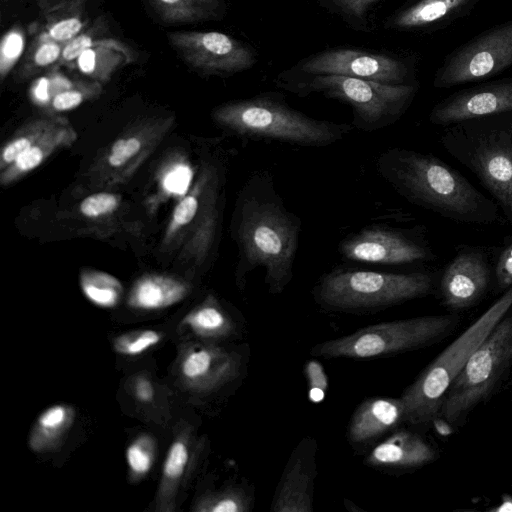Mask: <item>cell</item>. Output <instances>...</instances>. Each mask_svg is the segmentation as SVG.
Listing matches in <instances>:
<instances>
[{"instance_id":"1","label":"cell","mask_w":512,"mask_h":512,"mask_svg":"<svg viewBox=\"0 0 512 512\" xmlns=\"http://www.w3.org/2000/svg\"><path fill=\"white\" fill-rule=\"evenodd\" d=\"M301 219L290 211L267 171L248 177L236 201L232 232L238 251L237 283L257 268L271 294H281L293 279Z\"/></svg>"},{"instance_id":"2","label":"cell","mask_w":512,"mask_h":512,"mask_svg":"<svg viewBox=\"0 0 512 512\" xmlns=\"http://www.w3.org/2000/svg\"><path fill=\"white\" fill-rule=\"evenodd\" d=\"M380 176L407 201L446 219L489 225L499 219V207L461 173L429 153L394 147L376 160Z\"/></svg>"},{"instance_id":"3","label":"cell","mask_w":512,"mask_h":512,"mask_svg":"<svg viewBox=\"0 0 512 512\" xmlns=\"http://www.w3.org/2000/svg\"><path fill=\"white\" fill-rule=\"evenodd\" d=\"M213 118L232 135L300 147L335 144L353 129L351 124L312 118L273 94L225 103L214 110Z\"/></svg>"},{"instance_id":"4","label":"cell","mask_w":512,"mask_h":512,"mask_svg":"<svg viewBox=\"0 0 512 512\" xmlns=\"http://www.w3.org/2000/svg\"><path fill=\"white\" fill-rule=\"evenodd\" d=\"M439 142L477 177L512 225V112L448 125Z\"/></svg>"},{"instance_id":"5","label":"cell","mask_w":512,"mask_h":512,"mask_svg":"<svg viewBox=\"0 0 512 512\" xmlns=\"http://www.w3.org/2000/svg\"><path fill=\"white\" fill-rule=\"evenodd\" d=\"M512 308V286L447 346L400 397L405 423L427 429L439 418L444 396L470 355Z\"/></svg>"},{"instance_id":"6","label":"cell","mask_w":512,"mask_h":512,"mask_svg":"<svg viewBox=\"0 0 512 512\" xmlns=\"http://www.w3.org/2000/svg\"><path fill=\"white\" fill-rule=\"evenodd\" d=\"M434 285L435 274L430 272L390 273L336 267L320 277L313 296L328 310L364 312L424 297Z\"/></svg>"},{"instance_id":"7","label":"cell","mask_w":512,"mask_h":512,"mask_svg":"<svg viewBox=\"0 0 512 512\" xmlns=\"http://www.w3.org/2000/svg\"><path fill=\"white\" fill-rule=\"evenodd\" d=\"M509 311L474 350L450 384L438 418L448 426H462L472 410L486 401L510 372L512 312Z\"/></svg>"},{"instance_id":"8","label":"cell","mask_w":512,"mask_h":512,"mask_svg":"<svg viewBox=\"0 0 512 512\" xmlns=\"http://www.w3.org/2000/svg\"><path fill=\"white\" fill-rule=\"evenodd\" d=\"M303 81L287 85L299 95L320 93L352 108L353 128L375 132L396 123L412 104L418 86L386 84L341 75H310Z\"/></svg>"},{"instance_id":"9","label":"cell","mask_w":512,"mask_h":512,"mask_svg":"<svg viewBox=\"0 0 512 512\" xmlns=\"http://www.w3.org/2000/svg\"><path fill=\"white\" fill-rule=\"evenodd\" d=\"M456 314L429 315L369 325L315 345L311 354L326 358L370 359L433 345L457 327Z\"/></svg>"},{"instance_id":"10","label":"cell","mask_w":512,"mask_h":512,"mask_svg":"<svg viewBox=\"0 0 512 512\" xmlns=\"http://www.w3.org/2000/svg\"><path fill=\"white\" fill-rule=\"evenodd\" d=\"M512 66V19L463 43L443 60L433 78L439 89L492 78Z\"/></svg>"},{"instance_id":"11","label":"cell","mask_w":512,"mask_h":512,"mask_svg":"<svg viewBox=\"0 0 512 512\" xmlns=\"http://www.w3.org/2000/svg\"><path fill=\"white\" fill-rule=\"evenodd\" d=\"M339 253L349 261L380 265L412 264L434 258L424 239L382 225L364 227L348 235L339 243Z\"/></svg>"},{"instance_id":"12","label":"cell","mask_w":512,"mask_h":512,"mask_svg":"<svg viewBox=\"0 0 512 512\" xmlns=\"http://www.w3.org/2000/svg\"><path fill=\"white\" fill-rule=\"evenodd\" d=\"M168 38L189 66L207 75H231L256 63L251 49L222 32L176 31Z\"/></svg>"},{"instance_id":"13","label":"cell","mask_w":512,"mask_h":512,"mask_svg":"<svg viewBox=\"0 0 512 512\" xmlns=\"http://www.w3.org/2000/svg\"><path fill=\"white\" fill-rule=\"evenodd\" d=\"M301 71L308 75H341L386 84H411L410 65L384 54L354 49H332L304 60Z\"/></svg>"},{"instance_id":"14","label":"cell","mask_w":512,"mask_h":512,"mask_svg":"<svg viewBox=\"0 0 512 512\" xmlns=\"http://www.w3.org/2000/svg\"><path fill=\"white\" fill-rule=\"evenodd\" d=\"M492 277L493 269L483 249L460 247L440 278L444 305L454 311L476 305L486 294Z\"/></svg>"},{"instance_id":"15","label":"cell","mask_w":512,"mask_h":512,"mask_svg":"<svg viewBox=\"0 0 512 512\" xmlns=\"http://www.w3.org/2000/svg\"><path fill=\"white\" fill-rule=\"evenodd\" d=\"M512 112V77L458 90L433 106L429 121L438 126L481 116Z\"/></svg>"},{"instance_id":"16","label":"cell","mask_w":512,"mask_h":512,"mask_svg":"<svg viewBox=\"0 0 512 512\" xmlns=\"http://www.w3.org/2000/svg\"><path fill=\"white\" fill-rule=\"evenodd\" d=\"M317 441L303 438L291 453L272 500V512L313 511Z\"/></svg>"},{"instance_id":"17","label":"cell","mask_w":512,"mask_h":512,"mask_svg":"<svg viewBox=\"0 0 512 512\" xmlns=\"http://www.w3.org/2000/svg\"><path fill=\"white\" fill-rule=\"evenodd\" d=\"M438 458L436 449L419 433L398 429L380 442L366 458L373 467L414 469Z\"/></svg>"},{"instance_id":"18","label":"cell","mask_w":512,"mask_h":512,"mask_svg":"<svg viewBox=\"0 0 512 512\" xmlns=\"http://www.w3.org/2000/svg\"><path fill=\"white\" fill-rule=\"evenodd\" d=\"M401 423H405L401 398L366 399L351 417L348 438L353 444H366L395 429Z\"/></svg>"},{"instance_id":"19","label":"cell","mask_w":512,"mask_h":512,"mask_svg":"<svg viewBox=\"0 0 512 512\" xmlns=\"http://www.w3.org/2000/svg\"><path fill=\"white\" fill-rule=\"evenodd\" d=\"M480 0H414L399 10L388 27L398 30L440 28L467 15Z\"/></svg>"},{"instance_id":"20","label":"cell","mask_w":512,"mask_h":512,"mask_svg":"<svg viewBox=\"0 0 512 512\" xmlns=\"http://www.w3.org/2000/svg\"><path fill=\"white\" fill-rule=\"evenodd\" d=\"M87 0H60L44 9L33 23L31 34H43L57 42L67 43L88 25L86 18Z\"/></svg>"},{"instance_id":"21","label":"cell","mask_w":512,"mask_h":512,"mask_svg":"<svg viewBox=\"0 0 512 512\" xmlns=\"http://www.w3.org/2000/svg\"><path fill=\"white\" fill-rule=\"evenodd\" d=\"M77 138L73 127L63 119L49 130L37 143L24 151L6 169L1 171L0 182L9 185L39 167L56 150L68 147Z\"/></svg>"},{"instance_id":"22","label":"cell","mask_w":512,"mask_h":512,"mask_svg":"<svg viewBox=\"0 0 512 512\" xmlns=\"http://www.w3.org/2000/svg\"><path fill=\"white\" fill-rule=\"evenodd\" d=\"M187 294V286L170 276L150 274L138 279L129 297V306L136 309L156 310L181 301Z\"/></svg>"},{"instance_id":"23","label":"cell","mask_w":512,"mask_h":512,"mask_svg":"<svg viewBox=\"0 0 512 512\" xmlns=\"http://www.w3.org/2000/svg\"><path fill=\"white\" fill-rule=\"evenodd\" d=\"M132 60L133 56L126 45L103 44L84 50L75 60L72 69L103 85L118 69Z\"/></svg>"},{"instance_id":"24","label":"cell","mask_w":512,"mask_h":512,"mask_svg":"<svg viewBox=\"0 0 512 512\" xmlns=\"http://www.w3.org/2000/svg\"><path fill=\"white\" fill-rule=\"evenodd\" d=\"M33 40L24 53L16 71L18 80H27L43 74L57 65L63 43L57 42L43 34H33Z\"/></svg>"},{"instance_id":"25","label":"cell","mask_w":512,"mask_h":512,"mask_svg":"<svg viewBox=\"0 0 512 512\" xmlns=\"http://www.w3.org/2000/svg\"><path fill=\"white\" fill-rule=\"evenodd\" d=\"M161 20L186 23L216 17L220 0H149Z\"/></svg>"},{"instance_id":"26","label":"cell","mask_w":512,"mask_h":512,"mask_svg":"<svg viewBox=\"0 0 512 512\" xmlns=\"http://www.w3.org/2000/svg\"><path fill=\"white\" fill-rule=\"evenodd\" d=\"M184 323L205 337H224L234 329L233 320L213 297L191 311L184 318Z\"/></svg>"},{"instance_id":"27","label":"cell","mask_w":512,"mask_h":512,"mask_svg":"<svg viewBox=\"0 0 512 512\" xmlns=\"http://www.w3.org/2000/svg\"><path fill=\"white\" fill-rule=\"evenodd\" d=\"M80 287L85 297L102 308L115 307L121 299L120 281L106 272L86 269L80 274Z\"/></svg>"},{"instance_id":"28","label":"cell","mask_w":512,"mask_h":512,"mask_svg":"<svg viewBox=\"0 0 512 512\" xmlns=\"http://www.w3.org/2000/svg\"><path fill=\"white\" fill-rule=\"evenodd\" d=\"M108 22L104 16H99L93 23L89 24L82 32L64 44L59 67L72 69L77 57L86 49L98 45H121L122 42L108 37Z\"/></svg>"},{"instance_id":"29","label":"cell","mask_w":512,"mask_h":512,"mask_svg":"<svg viewBox=\"0 0 512 512\" xmlns=\"http://www.w3.org/2000/svg\"><path fill=\"white\" fill-rule=\"evenodd\" d=\"M63 118L45 117L31 121L17 131L2 148L0 170L10 166L19 155L37 143L49 130L58 125Z\"/></svg>"},{"instance_id":"30","label":"cell","mask_w":512,"mask_h":512,"mask_svg":"<svg viewBox=\"0 0 512 512\" xmlns=\"http://www.w3.org/2000/svg\"><path fill=\"white\" fill-rule=\"evenodd\" d=\"M74 81L56 65L33 80L29 88L30 100L33 104L47 109L54 97L70 88Z\"/></svg>"},{"instance_id":"31","label":"cell","mask_w":512,"mask_h":512,"mask_svg":"<svg viewBox=\"0 0 512 512\" xmlns=\"http://www.w3.org/2000/svg\"><path fill=\"white\" fill-rule=\"evenodd\" d=\"M102 85L92 80H75L73 85L54 97L47 110L65 112L80 106L85 101L98 97Z\"/></svg>"},{"instance_id":"32","label":"cell","mask_w":512,"mask_h":512,"mask_svg":"<svg viewBox=\"0 0 512 512\" xmlns=\"http://www.w3.org/2000/svg\"><path fill=\"white\" fill-rule=\"evenodd\" d=\"M26 45V32L16 24L7 30L0 42V80L3 82L15 65L23 57Z\"/></svg>"},{"instance_id":"33","label":"cell","mask_w":512,"mask_h":512,"mask_svg":"<svg viewBox=\"0 0 512 512\" xmlns=\"http://www.w3.org/2000/svg\"><path fill=\"white\" fill-rule=\"evenodd\" d=\"M161 340L154 330H139L123 334L114 340L115 350L123 355L135 356L143 353Z\"/></svg>"},{"instance_id":"34","label":"cell","mask_w":512,"mask_h":512,"mask_svg":"<svg viewBox=\"0 0 512 512\" xmlns=\"http://www.w3.org/2000/svg\"><path fill=\"white\" fill-rule=\"evenodd\" d=\"M154 448L148 436H141L126 450V460L130 470L137 475L146 474L153 465Z\"/></svg>"},{"instance_id":"35","label":"cell","mask_w":512,"mask_h":512,"mask_svg":"<svg viewBox=\"0 0 512 512\" xmlns=\"http://www.w3.org/2000/svg\"><path fill=\"white\" fill-rule=\"evenodd\" d=\"M143 143L137 136H128L115 141L107 155V163L112 168L128 164L142 150Z\"/></svg>"},{"instance_id":"36","label":"cell","mask_w":512,"mask_h":512,"mask_svg":"<svg viewBox=\"0 0 512 512\" xmlns=\"http://www.w3.org/2000/svg\"><path fill=\"white\" fill-rule=\"evenodd\" d=\"M119 206L117 195L99 192L87 196L80 203V212L88 218H97L114 212Z\"/></svg>"},{"instance_id":"37","label":"cell","mask_w":512,"mask_h":512,"mask_svg":"<svg viewBox=\"0 0 512 512\" xmlns=\"http://www.w3.org/2000/svg\"><path fill=\"white\" fill-rule=\"evenodd\" d=\"M189 458L186 445L181 441L174 442L167 453L164 462V475L170 479H175L183 474Z\"/></svg>"},{"instance_id":"38","label":"cell","mask_w":512,"mask_h":512,"mask_svg":"<svg viewBox=\"0 0 512 512\" xmlns=\"http://www.w3.org/2000/svg\"><path fill=\"white\" fill-rule=\"evenodd\" d=\"M493 276L499 290L505 291L512 286V241L500 251Z\"/></svg>"},{"instance_id":"39","label":"cell","mask_w":512,"mask_h":512,"mask_svg":"<svg viewBox=\"0 0 512 512\" xmlns=\"http://www.w3.org/2000/svg\"><path fill=\"white\" fill-rule=\"evenodd\" d=\"M191 177L192 172L189 167L178 165L166 173L163 178V187L171 194L185 193Z\"/></svg>"},{"instance_id":"40","label":"cell","mask_w":512,"mask_h":512,"mask_svg":"<svg viewBox=\"0 0 512 512\" xmlns=\"http://www.w3.org/2000/svg\"><path fill=\"white\" fill-rule=\"evenodd\" d=\"M68 412L63 405H54L47 408L38 418L39 426L45 431L59 430L65 424Z\"/></svg>"},{"instance_id":"41","label":"cell","mask_w":512,"mask_h":512,"mask_svg":"<svg viewBox=\"0 0 512 512\" xmlns=\"http://www.w3.org/2000/svg\"><path fill=\"white\" fill-rule=\"evenodd\" d=\"M332 5L346 16L362 19L368 9L378 0H329Z\"/></svg>"},{"instance_id":"42","label":"cell","mask_w":512,"mask_h":512,"mask_svg":"<svg viewBox=\"0 0 512 512\" xmlns=\"http://www.w3.org/2000/svg\"><path fill=\"white\" fill-rule=\"evenodd\" d=\"M135 394L140 401H150L154 396V388L147 379L140 378L135 384Z\"/></svg>"},{"instance_id":"43","label":"cell","mask_w":512,"mask_h":512,"mask_svg":"<svg viewBox=\"0 0 512 512\" xmlns=\"http://www.w3.org/2000/svg\"><path fill=\"white\" fill-rule=\"evenodd\" d=\"M490 511L494 512H512V496L508 494H504L501 497V502L497 507H493L490 509Z\"/></svg>"},{"instance_id":"44","label":"cell","mask_w":512,"mask_h":512,"mask_svg":"<svg viewBox=\"0 0 512 512\" xmlns=\"http://www.w3.org/2000/svg\"><path fill=\"white\" fill-rule=\"evenodd\" d=\"M44 1H50V0H44Z\"/></svg>"}]
</instances>
